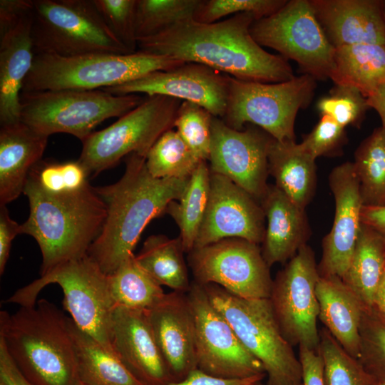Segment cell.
Wrapping results in <instances>:
<instances>
[{"label":"cell","mask_w":385,"mask_h":385,"mask_svg":"<svg viewBox=\"0 0 385 385\" xmlns=\"http://www.w3.org/2000/svg\"><path fill=\"white\" fill-rule=\"evenodd\" d=\"M384 270L385 244L374 230L361 222L356 246L342 280L364 306L370 309Z\"/></svg>","instance_id":"f1b7e54d"},{"label":"cell","mask_w":385,"mask_h":385,"mask_svg":"<svg viewBox=\"0 0 385 385\" xmlns=\"http://www.w3.org/2000/svg\"><path fill=\"white\" fill-rule=\"evenodd\" d=\"M179 237L149 236L135 255L139 265L160 285L186 293L191 285Z\"/></svg>","instance_id":"4dcf8cb0"},{"label":"cell","mask_w":385,"mask_h":385,"mask_svg":"<svg viewBox=\"0 0 385 385\" xmlns=\"http://www.w3.org/2000/svg\"><path fill=\"white\" fill-rule=\"evenodd\" d=\"M381 7H382V11H383L384 17V19H385V0L381 1Z\"/></svg>","instance_id":"f5cc1de1"},{"label":"cell","mask_w":385,"mask_h":385,"mask_svg":"<svg viewBox=\"0 0 385 385\" xmlns=\"http://www.w3.org/2000/svg\"><path fill=\"white\" fill-rule=\"evenodd\" d=\"M315 158L295 140L273 138L268 153L269 174L275 186L296 205L305 210L317 183Z\"/></svg>","instance_id":"4316f807"},{"label":"cell","mask_w":385,"mask_h":385,"mask_svg":"<svg viewBox=\"0 0 385 385\" xmlns=\"http://www.w3.org/2000/svg\"><path fill=\"white\" fill-rule=\"evenodd\" d=\"M359 361L379 383L385 384V318L365 309L360 326Z\"/></svg>","instance_id":"ab89813d"},{"label":"cell","mask_w":385,"mask_h":385,"mask_svg":"<svg viewBox=\"0 0 385 385\" xmlns=\"http://www.w3.org/2000/svg\"><path fill=\"white\" fill-rule=\"evenodd\" d=\"M143 101L138 94L102 89L21 92L20 120L47 136L66 133L83 142L103 121L121 117Z\"/></svg>","instance_id":"ba28073f"},{"label":"cell","mask_w":385,"mask_h":385,"mask_svg":"<svg viewBox=\"0 0 385 385\" xmlns=\"http://www.w3.org/2000/svg\"><path fill=\"white\" fill-rule=\"evenodd\" d=\"M321 115L329 116L343 127H359L370 108L367 98L356 88L337 85L317 104Z\"/></svg>","instance_id":"60d3db41"},{"label":"cell","mask_w":385,"mask_h":385,"mask_svg":"<svg viewBox=\"0 0 385 385\" xmlns=\"http://www.w3.org/2000/svg\"><path fill=\"white\" fill-rule=\"evenodd\" d=\"M364 206H385V129L376 128L359 145L353 162Z\"/></svg>","instance_id":"836d02e7"},{"label":"cell","mask_w":385,"mask_h":385,"mask_svg":"<svg viewBox=\"0 0 385 385\" xmlns=\"http://www.w3.org/2000/svg\"><path fill=\"white\" fill-rule=\"evenodd\" d=\"M201 0H137V39L149 37L177 23L194 19Z\"/></svg>","instance_id":"8d00e7d4"},{"label":"cell","mask_w":385,"mask_h":385,"mask_svg":"<svg viewBox=\"0 0 385 385\" xmlns=\"http://www.w3.org/2000/svg\"><path fill=\"white\" fill-rule=\"evenodd\" d=\"M21 234V225L9 216L6 205H0V274L4 272L12 240Z\"/></svg>","instance_id":"7dc6e473"},{"label":"cell","mask_w":385,"mask_h":385,"mask_svg":"<svg viewBox=\"0 0 385 385\" xmlns=\"http://www.w3.org/2000/svg\"><path fill=\"white\" fill-rule=\"evenodd\" d=\"M71 328L78 380L91 385H144L115 354L79 329L72 319Z\"/></svg>","instance_id":"f546056e"},{"label":"cell","mask_w":385,"mask_h":385,"mask_svg":"<svg viewBox=\"0 0 385 385\" xmlns=\"http://www.w3.org/2000/svg\"><path fill=\"white\" fill-rule=\"evenodd\" d=\"M327 37L337 48L385 44L381 0H310Z\"/></svg>","instance_id":"603a6c76"},{"label":"cell","mask_w":385,"mask_h":385,"mask_svg":"<svg viewBox=\"0 0 385 385\" xmlns=\"http://www.w3.org/2000/svg\"><path fill=\"white\" fill-rule=\"evenodd\" d=\"M35 54L131 53L109 29L93 0H33Z\"/></svg>","instance_id":"30bf717a"},{"label":"cell","mask_w":385,"mask_h":385,"mask_svg":"<svg viewBox=\"0 0 385 385\" xmlns=\"http://www.w3.org/2000/svg\"><path fill=\"white\" fill-rule=\"evenodd\" d=\"M319 277L314 252L307 244L277 272L269 298L286 340L315 351L320 340L316 295Z\"/></svg>","instance_id":"4fadbf2b"},{"label":"cell","mask_w":385,"mask_h":385,"mask_svg":"<svg viewBox=\"0 0 385 385\" xmlns=\"http://www.w3.org/2000/svg\"><path fill=\"white\" fill-rule=\"evenodd\" d=\"M183 63L138 51L128 54L93 53L76 56L35 54L21 92L105 89Z\"/></svg>","instance_id":"5b68a950"},{"label":"cell","mask_w":385,"mask_h":385,"mask_svg":"<svg viewBox=\"0 0 385 385\" xmlns=\"http://www.w3.org/2000/svg\"><path fill=\"white\" fill-rule=\"evenodd\" d=\"M89 173L78 160L64 163L39 162L29 173L28 179L41 190L50 195L72 193L88 184Z\"/></svg>","instance_id":"74e56055"},{"label":"cell","mask_w":385,"mask_h":385,"mask_svg":"<svg viewBox=\"0 0 385 385\" xmlns=\"http://www.w3.org/2000/svg\"><path fill=\"white\" fill-rule=\"evenodd\" d=\"M48 136L18 122L0 128V205L24 193L31 170L42 160Z\"/></svg>","instance_id":"d4e9b609"},{"label":"cell","mask_w":385,"mask_h":385,"mask_svg":"<svg viewBox=\"0 0 385 385\" xmlns=\"http://www.w3.org/2000/svg\"><path fill=\"white\" fill-rule=\"evenodd\" d=\"M51 284L61 287L63 307L76 326L113 352L110 334L115 306L108 275L88 255L56 267L17 290L6 302L20 307L34 306L41 289Z\"/></svg>","instance_id":"52a82bcc"},{"label":"cell","mask_w":385,"mask_h":385,"mask_svg":"<svg viewBox=\"0 0 385 385\" xmlns=\"http://www.w3.org/2000/svg\"><path fill=\"white\" fill-rule=\"evenodd\" d=\"M265 376L264 374L245 379H223L210 375L197 368L184 379L166 385H253L261 382Z\"/></svg>","instance_id":"f6af8a7d"},{"label":"cell","mask_w":385,"mask_h":385,"mask_svg":"<svg viewBox=\"0 0 385 385\" xmlns=\"http://www.w3.org/2000/svg\"><path fill=\"white\" fill-rule=\"evenodd\" d=\"M272 140L254 125L237 130L213 116L207 160L210 172L229 178L260 202L269 185L268 153Z\"/></svg>","instance_id":"2e32d148"},{"label":"cell","mask_w":385,"mask_h":385,"mask_svg":"<svg viewBox=\"0 0 385 385\" xmlns=\"http://www.w3.org/2000/svg\"><path fill=\"white\" fill-rule=\"evenodd\" d=\"M329 184L335 203L332 229L322 241V255L317 265L320 277L343 278L353 255L361 225L363 207L359 181L352 162L335 167Z\"/></svg>","instance_id":"ffe728a7"},{"label":"cell","mask_w":385,"mask_h":385,"mask_svg":"<svg viewBox=\"0 0 385 385\" xmlns=\"http://www.w3.org/2000/svg\"><path fill=\"white\" fill-rule=\"evenodd\" d=\"M285 0H201L194 20L211 24L229 15L252 14L256 20L267 17L282 7Z\"/></svg>","instance_id":"b9f144b4"},{"label":"cell","mask_w":385,"mask_h":385,"mask_svg":"<svg viewBox=\"0 0 385 385\" xmlns=\"http://www.w3.org/2000/svg\"><path fill=\"white\" fill-rule=\"evenodd\" d=\"M228 77L205 65L186 62L102 90L116 96L144 93L168 96L197 104L212 115L222 118L227 106Z\"/></svg>","instance_id":"ac0fdd59"},{"label":"cell","mask_w":385,"mask_h":385,"mask_svg":"<svg viewBox=\"0 0 385 385\" xmlns=\"http://www.w3.org/2000/svg\"><path fill=\"white\" fill-rule=\"evenodd\" d=\"M76 385H91V384H86L85 382H83L80 380H78V381L76 382Z\"/></svg>","instance_id":"db71d44e"},{"label":"cell","mask_w":385,"mask_h":385,"mask_svg":"<svg viewBox=\"0 0 385 385\" xmlns=\"http://www.w3.org/2000/svg\"><path fill=\"white\" fill-rule=\"evenodd\" d=\"M186 294L195 320L197 368L223 379L266 374L262 364L211 303L203 286L193 281Z\"/></svg>","instance_id":"9a60e30c"},{"label":"cell","mask_w":385,"mask_h":385,"mask_svg":"<svg viewBox=\"0 0 385 385\" xmlns=\"http://www.w3.org/2000/svg\"><path fill=\"white\" fill-rule=\"evenodd\" d=\"M346 141L345 128L329 116L322 115L301 143L317 159L320 156L337 155Z\"/></svg>","instance_id":"ee69618b"},{"label":"cell","mask_w":385,"mask_h":385,"mask_svg":"<svg viewBox=\"0 0 385 385\" xmlns=\"http://www.w3.org/2000/svg\"><path fill=\"white\" fill-rule=\"evenodd\" d=\"M315 88L316 79L304 73L279 83L242 81L229 76L222 120L237 130L252 124L278 141L295 140L297 114L309 106Z\"/></svg>","instance_id":"9c48e42d"},{"label":"cell","mask_w":385,"mask_h":385,"mask_svg":"<svg viewBox=\"0 0 385 385\" xmlns=\"http://www.w3.org/2000/svg\"><path fill=\"white\" fill-rule=\"evenodd\" d=\"M213 116L197 104L183 101L174 121L173 128L200 160L209 159Z\"/></svg>","instance_id":"f35d334b"},{"label":"cell","mask_w":385,"mask_h":385,"mask_svg":"<svg viewBox=\"0 0 385 385\" xmlns=\"http://www.w3.org/2000/svg\"><path fill=\"white\" fill-rule=\"evenodd\" d=\"M318 352L323 361L324 385H379V382L324 327L319 330Z\"/></svg>","instance_id":"d590c367"},{"label":"cell","mask_w":385,"mask_h":385,"mask_svg":"<svg viewBox=\"0 0 385 385\" xmlns=\"http://www.w3.org/2000/svg\"><path fill=\"white\" fill-rule=\"evenodd\" d=\"M361 222L374 230L385 244V206H364L361 212Z\"/></svg>","instance_id":"681fc988"},{"label":"cell","mask_w":385,"mask_h":385,"mask_svg":"<svg viewBox=\"0 0 385 385\" xmlns=\"http://www.w3.org/2000/svg\"><path fill=\"white\" fill-rule=\"evenodd\" d=\"M194 282L214 284L242 298H270L273 279L259 245L227 238L188 253Z\"/></svg>","instance_id":"5bb4252c"},{"label":"cell","mask_w":385,"mask_h":385,"mask_svg":"<svg viewBox=\"0 0 385 385\" xmlns=\"http://www.w3.org/2000/svg\"><path fill=\"white\" fill-rule=\"evenodd\" d=\"M24 194L29 215L21 234L32 236L42 255L40 274L65 262L81 258L100 234L106 206L90 184L79 191L50 195L27 178Z\"/></svg>","instance_id":"277c9868"},{"label":"cell","mask_w":385,"mask_h":385,"mask_svg":"<svg viewBox=\"0 0 385 385\" xmlns=\"http://www.w3.org/2000/svg\"><path fill=\"white\" fill-rule=\"evenodd\" d=\"M330 79L356 88L366 98L385 84V44H359L335 48Z\"/></svg>","instance_id":"83f0119b"},{"label":"cell","mask_w":385,"mask_h":385,"mask_svg":"<svg viewBox=\"0 0 385 385\" xmlns=\"http://www.w3.org/2000/svg\"><path fill=\"white\" fill-rule=\"evenodd\" d=\"M0 341L34 385H76L78 380L71 319L45 299L0 312Z\"/></svg>","instance_id":"3957f363"},{"label":"cell","mask_w":385,"mask_h":385,"mask_svg":"<svg viewBox=\"0 0 385 385\" xmlns=\"http://www.w3.org/2000/svg\"><path fill=\"white\" fill-rule=\"evenodd\" d=\"M200 160L173 128L154 143L145 158L149 173L155 178H187Z\"/></svg>","instance_id":"e575fe53"},{"label":"cell","mask_w":385,"mask_h":385,"mask_svg":"<svg viewBox=\"0 0 385 385\" xmlns=\"http://www.w3.org/2000/svg\"><path fill=\"white\" fill-rule=\"evenodd\" d=\"M111 344L114 354L144 385L174 381L156 342L146 309L115 307Z\"/></svg>","instance_id":"44dd1931"},{"label":"cell","mask_w":385,"mask_h":385,"mask_svg":"<svg viewBox=\"0 0 385 385\" xmlns=\"http://www.w3.org/2000/svg\"><path fill=\"white\" fill-rule=\"evenodd\" d=\"M250 32L259 45L293 60L304 74L316 80L330 78L335 48L317 20L310 0L287 1L274 14L255 20Z\"/></svg>","instance_id":"7c38bea8"},{"label":"cell","mask_w":385,"mask_h":385,"mask_svg":"<svg viewBox=\"0 0 385 385\" xmlns=\"http://www.w3.org/2000/svg\"><path fill=\"white\" fill-rule=\"evenodd\" d=\"M146 312L174 381L184 379L197 369L195 320L187 294L167 293Z\"/></svg>","instance_id":"7402d4cb"},{"label":"cell","mask_w":385,"mask_h":385,"mask_svg":"<svg viewBox=\"0 0 385 385\" xmlns=\"http://www.w3.org/2000/svg\"><path fill=\"white\" fill-rule=\"evenodd\" d=\"M202 286L242 344L262 364L267 385L302 383L299 357L284 337L269 298L246 299L217 284Z\"/></svg>","instance_id":"8992f818"},{"label":"cell","mask_w":385,"mask_h":385,"mask_svg":"<svg viewBox=\"0 0 385 385\" xmlns=\"http://www.w3.org/2000/svg\"><path fill=\"white\" fill-rule=\"evenodd\" d=\"M379 385H385V384L379 383Z\"/></svg>","instance_id":"9f6ffc18"},{"label":"cell","mask_w":385,"mask_h":385,"mask_svg":"<svg viewBox=\"0 0 385 385\" xmlns=\"http://www.w3.org/2000/svg\"><path fill=\"white\" fill-rule=\"evenodd\" d=\"M190 177L153 178L145 158L132 153L125 157V170L119 180L94 188L106 206L107 214L88 255L106 274L113 273L134 255L148 224L165 213L170 202L180 198Z\"/></svg>","instance_id":"7a4b0ae2"},{"label":"cell","mask_w":385,"mask_h":385,"mask_svg":"<svg viewBox=\"0 0 385 385\" xmlns=\"http://www.w3.org/2000/svg\"><path fill=\"white\" fill-rule=\"evenodd\" d=\"M260 203L267 220L262 253L270 267L289 261L307 245L310 229L305 210L275 185H268Z\"/></svg>","instance_id":"cb8c5ba5"},{"label":"cell","mask_w":385,"mask_h":385,"mask_svg":"<svg viewBox=\"0 0 385 385\" xmlns=\"http://www.w3.org/2000/svg\"><path fill=\"white\" fill-rule=\"evenodd\" d=\"M303 385H324L323 361L318 351L299 346Z\"/></svg>","instance_id":"bcb514c9"},{"label":"cell","mask_w":385,"mask_h":385,"mask_svg":"<svg viewBox=\"0 0 385 385\" xmlns=\"http://www.w3.org/2000/svg\"><path fill=\"white\" fill-rule=\"evenodd\" d=\"M265 220L258 200L225 176L210 172L207 207L194 248L227 238L259 245L264 240Z\"/></svg>","instance_id":"d6986e66"},{"label":"cell","mask_w":385,"mask_h":385,"mask_svg":"<svg viewBox=\"0 0 385 385\" xmlns=\"http://www.w3.org/2000/svg\"><path fill=\"white\" fill-rule=\"evenodd\" d=\"M33 0L0 1V124L20 120V95L34 62Z\"/></svg>","instance_id":"e0dca14e"},{"label":"cell","mask_w":385,"mask_h":385,"mask_svg":"<svg viewBox=\"0 0 385 385\" xmlns=\"http://www.w3.org/2000/svg\"><path fill=\"white\" fill-rule=\"evenodd\" d=\"M182 102L165 96H148L108 127L90 134L82 142L78 161L89 174L97 175L130 154L146 158L157 140L173 128Z\"/></svg>","instance_id":"8fae6325"},{"label":"cell","mask_w":385,"mask_h":385,"mask_svg":"<svg viewBox=\"0 0 385 385\" xmlns=\"http://www.w3.org/2000/svg\"><path fill=\"white\" fill-rule=\"evenodd\" d=\"M210 189V170L207 161L202 160L191 174L187 185L177 200L168 205V213L177 224L179 238L185 252H191L205 217Z\"/></svg>","instance_id":"1f68e13d"},{"label":"cell","mask_w":385,"mask_h":385,"mask_svg":"<svg viewBox=\"0 0 385 385\" xmlns=\"http://www.w3.org/2000/svg\"><path fill=\"white\" fill-rule=\"evenodd\" d=\"M105 23L131 53H135L138 39L135 17L137 0H93Z\"/></svg>","instance_id":"7bdbcfd3"},{"label":"cell","mask_w":385,"mask_h":385,"mask_svg":"<svg viewBox=\"0 0 385 385\" xmlns=\"http://www.w3.org/2000/svg\"><path fill=\"white\" fill-rule=\"evenodd\" d=\"M108 280L115 307L149 309L160 302L166 294L162 286L139 265L135 255L108 274Z\"/></svg>","instance_id":"d6a6232c"},{"label":"cell","mask_w":385,"mask_h":385,"mask_svg":"<svg viewBox=\"0 0 385 385\" xmlns=\"http://www.w3.org/2000/svg\"><path fill=\"white\" fill-rule=\"evenodd\" d=\"M256 20L239 14L215 23L194 19L138 40L140 52L205 65L237 79L279 83L294 77L287 59L262 48L250 27Z\"/></svg>","instance_id":"6da1fadb"},{"label":"cell","mask_w":385,"mask_h":385,"mask_svg":"<svg viewBox=\"0 0 385 385\" xmlns=\"http://www.w3.org/2000/svg\"><path fill=\"white\" fill-rule=\"evenodd\" d=\"M316 295L319 320L347 353L358 359L361 349L360 326L366 307L337 276L319 277Z\"/></svg>","instance_id":"484cf974"},{"label":"cell","mask_w":385,"mask_h":385,"mask_svg":"<svg viewBox=\"0 0 385 385\" xmlns=\"http://www.w3.org/2000/svg\"><path fill=\"white\" fill-rule=\"evenodd\" d=\"M0 385H34L19 371L0 341Z\"/></svg>","instance_id":"c3c4849f"},{"label":"cell","mask_w":385,"mask_h":385,"mask_svg":"<svg viewBox=\"0 0 385 385\" xmlns=\"http://www.w3.org/2000/svg\"><path fill=\"white\" fill-rule=\"evenodd\" d=\"M253 385H267V384H263L261 382H258V383H256V384H255ZM296 385H303V384H302V383H301V384H296Z\"/></svg>","instance_id":"11a10c76"},{"label":"cell","mask_w":385,"mask_h":385,"mask_svg":"<svg viewBox=\"0 0 385 385\" xmlns=\"http://www.w3.org/2000/svg\"><path fill=\"white\" fill-rule=\"evenodd\" d=\"M372 308L385 318V270L375 294Z\"/></svg>","instance_id":"816d5d0a"},{"label":"cell","mask_w":385,"mask_h":385,"mask_svg":"<svg viewBox=\"0 0 385 385\" xmlns=\"http://www.w3.org/2000/svg\"><path fill=\"white\" fill-rule=\"evenodd\" d=\"M366 98L369 107L378 113L381 120V127L385 129V84L377 87Z\"/></svg>","instance_id":"f907efd6"}]
</instances>
